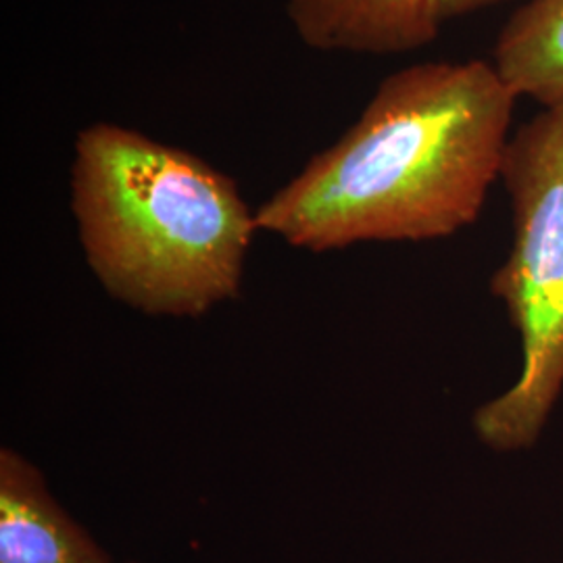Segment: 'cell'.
Listing matches in <instances>:
<instances>
[{"label": "cell", "mask_w": 563, "mask_h": 563, "mask_svg": "<svg viewBox=\"0 0 563 563\" xmlns=\"http://www.w3.org/2000/svg\"><path fill=\"white\" fill-rule=\"evenodd\" d=\"M516 101L488 60L405 67L263 202L257 228L311 253L453 236L501 178Z\"/></svg>", "instance_id": "6da1fadb"}, {"label": "cell", "mask_w": 563, "mask_h": 563, "mask_svg": "<svg viewBox=\"0 0 563 563\" xmlns=\"http://www.w3.org/2000/svg\"><path fill=\"white\" fill-rule=\"evenodd\" d=\"M71 211L95 278L146 316L202 318L236 299L260 232L218 167L107 121L76 139Z\"/></svg>", "instance_id": "7a4b0ae2"}, {"label": "cell", "mask_w": 563, "mask_h": 563, "mask_svg": "<svg viewBox=\"0 0 563 563\" xmlns=\"http://www.w3.org/2000/svg\"><path fill=\"white\" fill-rule=\"evenodd\" d=\"M514 241L490 278L520 336L516 383L474 413L476 439L497 453L537 443L563 395V104L523 123L505 148L501 178Z\"/></svg>", "instance_id": "3957f363"}, {"label": "cell", "mask_w": 563, "mask_h": 563, "mask_svg": "<svg viewBox=\"0 0 563 563\" xmlns=\"http://www.w3.org/2000/svg\"><path fill=\"white\" fill-rule=\"evenodd\" d=\"M0 563H111L41 470L9 446L0 449Z\"/></svg>", "instance_id": "277c9868"}, {"label": "cell", "mask_w": 563, "mask_h": 563, "mask_svg": "<svg viewBox=\"0 0 563 563\" xmlns=\"http://www.w3.org/2000/svg\"><path fill=\"white\" fill-rule=\"evenodd\" d=\"M305 46L325 53L399 55L439 36L437 0H286Z\"/></svg>", "instance_id": "5b68a950"}, {"label": "cell", "mask_w": 563, "mask_h": 563, "mask_svg": "<svg viewBox=\"0 0 563 563\" xmlns=\"http://www.w3.org/2000/svg\"><path fill=\"white\" fill-rule=\"evenodd\" d=\"M490 65L516 99L563 104V0L522 4L501 27Z\"/></svg>", "instance_id": "8992f818"}, {"label": "cell", "mask_w": 563, "mask_h": 563, "mask_svg": "<svg viewBox=\"0 0 563 563\" xmlns=\"http://www.w3.org/2000/svg\"><path fill=\"white\" fill-rule=\"evenodd\" d=\"M499 2L505 0H437V9H439V18L444 23V21L470 15L474 11H483L486 7H493Z\"/></svg>", "instance_id": "52a82bcc"}]
</instances>
